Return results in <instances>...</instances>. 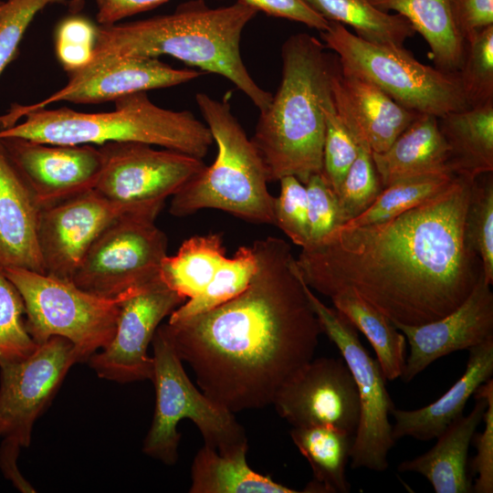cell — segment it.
I'll list each match as a JSON object with an SVG mask.
<instances>
[{"label": "cell", "mask_w": 493, "mask_h": 493, "mask_svg": "<svg viewBox=\"0 0 493 493\" xmlns=\"http://www.w3.org/2000/svg\"><path fill=\"white\" fill-rule=\"evenodd\" d=\"M483 274L465 301L447 315L422 325L393 323L410 351L401 379L411 382L437 359L493 337V293Z\"/></svg>", "instance_id": "cell-19"}, {"label": "cell", "mask_w": 493, "mask_h": 493, "mask_svg": "<svg viewBox=\"0 0 493 493\" xmlns=\"http://www.w3.org/2000/svg\"><path fill=\"white\" fill-rule=\"evenodd\" d=\"M382 190L372 151L365 143H359L357 157L337 194L344 225L365 212Z\"/></svg>", "instance_id": "cell-38"}, {"label": "cell", "mask_w": 493, "mask_h": 493, "mask_svg": "<svg viewBox=\"0 0 493 493\" xmlns=\"http://www.w3.org/2000/svg\"><path fill=\"white\" fill-rule=\"evenodd\" d=\"M334 106L358 143L372 152L386 151L416 113L371 81L342 68L335 58L330 79Z\"/></svg>", "instance_id": "cell-20"}, {"label": "cell", "mask_w": 493, "mask_h": 493, "mask_svg": "<svg viewBox=\"0 0 493 493\" xmlns=\"http://www.w3.org/2000/svg\"><path fill=\"white\" fill-rule=\"evenodd\" d=\"M475 393L487 397L488 405L483 416L484 430L475 433L471 443L477 455L471 462V470L477 478L472 491L476 493L493 492V380L490 378L477 387Z\"/></svg>", "instance_id": "cell-43"}, {"label": "cell", "mask_w": 493, "mask_h": 493, "mask_svg": "<svg viewBox=\"0 0 493 493\" xmlns=\"http://www.w3.org/2000/svg\"><path fill=\"white\" fill-rule=\"evenodd\" d=\"M462 376L437 400L418 409L393 407V437L410 436L420 441L436 438L458 416L479 385L493 374V337L470 348Z\"/></svg>", "instance_id": "cell-22"}, {"label": "cell", "mask_w": 493, "mask_h": 493, "mask_svg": "<svg viewBox=\"0 0 493 493\" xmlns=\"http://www.w3.org/2000/svg\"><path fill=\"white\" fill-rule=\"evenodd\" d=\"M449 149V170L475 179L493 172V101L448 112L438 118Z\"/></svg>", "instance_id": "cell-25"}, {"label": "cell", "mask_w": 493, "mask_h": 493, "mask_svg": "<svg viewBox=\"0 0 493 493\" xmlns=\"http://www.w3.org/2000/svg\"><path fill=\"white\" fill-rule=\"evenodd\" d=\"M290 437L310 465L313 480L303 492L347 493L346 465L354 435L329 425L293 427Z\"/></svg>", "instance_id": "cell-27"}, {"label": "cell", "mask_w": 493, "mask_h": 493, "mask_svg": "<svg viewBox=\"0 0 493 493\" xmlns=\"http://www.w3.org/2000/svg\"><path fill=\"white\" fill-rule=\"evenodd\" d=\"M464 236L468 247L479 257L483 276L493 284V175L475 178L464 219Z\"/></svg>", "instance_id": "cell-34"}, {"label": "cell", "mask_w": 493, "mask_h": 493, "mask_svg": "<svg viewBox=\"0 0 493 493\" xmlns=\"http://www.w3.org/2000/svg\"><path fill=\"white\" fill-rule=\"evenodd\" d=\"M38 345L26 330L22 296L0 267V365L26 359Z\"/></svg>", "instance_id": "cell-36"}, {"label": "cell", "mask_w": 493, "mask_h": 493, "mask_svg": "<svg viewBox=\"0 0 493 493\" xmlns=\"http://www.w3.org/2000/svg\"><path fill=\"white\" fill-rule=\"evenodd\" d=\"M477 400L467 415L456 418L436 438L427 452L399 464L400 472L425 477L436 493H469L472 483L467 472L468 449L488 405L487 397L475 393Z\"/></svg>", "instance_id": "cell-23"}, {"label": "cell", "mask_w": 493, "mask_h": 493, "mask_svg": "<svg viewBox=\"0 0 493 493\" xmlns=\"http://www.w3.org/2000/svg\"><path fill=\"white\" fill-rule=\"evenodd\" d=\"M248 447L221 455L205 446L191 469L190 493H298L301 492L254 471L247 464Z\"/></svg>", "instance_id": "cell-28"}, {"label": "cell", "mask_w": 493, "mask_h": 493, "mask_svg": "<svg viewBox=\"0 0 493 493\" xmlns=\"http://www.w3.org/2000/svg\"><path fill=\"white\" fill-rule=\"evenodd\" d=\"M169 0H96L99 25L107 26L160 6Z\"/></svg>", "instance_id": "cell-46"}, {"label": "cell", "mask_w": 493, "mask_h": 493, "mask_svg": "<svg viewBox=\"0 0 493 493\" xmlns=\"http://www.w3.org/2000/svg\"><path fill=\"white\" fill-rule=\"evenodd\" d=\"M305 291L322 333L338 348L357 387L360 418L350 457L351 467L384 471L389 467L388 455L395 444L389 421L394 405L386 389V379L351 322L319 299L306 283Z\"/></svg>", "instance_id": "cell-11"}, {"label": "cell", "mask_w": 493, "mask_h": 493, "mask_svg": "<svg viewBox=\"0 0 493 493\" xmlns=\"http://www.w3.org/2000/svg\"><path fill=\"white\" fill-rule=\"evenodd\" d=\"M305 186L308 196V246L320 242L344 223L338 195L321 173L312 174Z\"/></svg>", "instance_id": "cell-41"}, {"label": "cell", "mask_w": 493, "mask_h": 493, "mask_svg": "<svg viewBox=\"0 0 493 493\" xmlns=\"http://www.w3.org/2000/svg\"><path fill=\"white\" fill-rule=\"evenodd\" d=\"M320 32L340 66L376 85L402 106L441 117L467 108L457 74L422 64L404 47L367 41L329 21Z\"/></svg>", "instance_id": "cell-8"}, {"label": "cell", "mask_w": 493, "mask_h": 493, "mask_svg": "<svg viewBox=\"0 0 493 493\" xmlns=\"http://www.w3.org/2000/svg\"><path fill=\"white\" fill-rule=\"evenodd\" d=\"M325 133L321 174L338 194L359 151V143L339 115L331 90L323 102Z\"/></svg>", "instance_id": "cell-37"}, {"label": "cell", "mask_w": 493, "mask_h": 493, "mask_svg": "<svg viewBox=\"0 0 493 493\" xmlns=\"http://www.w3.org/2000/svg\"><path fill=\"white\" fill-rule=\"evenodd\" d=\"M21 446L15 441L4 438L0 445V468L5 478L21 492H36L17 468V457Z\"/></svg>", "instance_id": "cell-47"}, {"label": "cell", "mask_w": 493, "mask_h": 493, "mask_svg": "<svg viewBox=\"0 0 493 493\" xmlns=\"http://www.w3.org/2000/svg\"><path fill=\"white\" fill-rule=\"evenodd\" d=\"M96 28L87 18L79 16L67 17L58 26L56 52L68 74L85 68L90 61Z\"/></svg>", "instance_id": "cell-42"}, {"label": "cell", "mask_w": 493, "mask_h": 493, "mask_svg": "<svg viewBox=\"0 0 493 493\" xmlns=\"http://www.w3.org/2000/svg\"><path fill=\"white\" fill-rule=\"evenodd\" d=\"M328 21L351 26L355 34L370 42L404 47L415 31L398 14L375 7L369 0H304Z\"/></svg>", "instance_id": "cell-31"}, {"label": "cell", "mask_w": 493, "mask_h": 493, "mask_svg": "<svg viewBox=\"0 0 493 493\" xmlns=\"http://www.w3.org/2000/svg\"><path fill=\"white\" fill-rule=\"evenodd\" d=\"M307 33L291 35L281 47V80L268 106L260 111L250 138L268 182L287 175L302 184L321 173L325 133L323 102L330 93L335 58Z\"/></svg>", "instance_id": "cell-4"}, {"label": "cell", "mask_w": 493, "mask_h": 493, "mask_svg": "<svg viewBox=\"0 0 493 493\" xmlns=\"http://www.w3.org/2000/svg\"><path fill=\"white\" fill-rule=\"evenodd\" d=\"M115 110L80 112L68 108H39L19 113L0 138L18 137L50 144L102 145L134 142L161 146L203 159L214 143L208 126L190 110L154 104L146 91L121 97Z\"/></svg>", "instance_id": "cell-5"}, {"label": "cell", "mask_w": 493, "mask_h": 493, "mask_svg": "<svg viewBox=\"0 0 493 493\" xmlns=\"http://www.w3.org/2000/svg\"><path fill=\"white\" fill-rule=\"evenodd\" d=\"M152 381L155 410L144 439V454L172 466L178 459L181 434L177 425L190 419L207 446L221 455L248 447L245 429L234 413L217 404L199 391L188 378L183 362L162 324L152 341Z\"/></svg>", "instance_id": "cell-7"}, {"label": "cell", "mask_w": 493, "mask_h": 493, "mask_svg": "<svg viewBox=\"0 0 493 493\" xmlns=\"http://www.w3.org/2000/svg\"><path fill=\"white\" fill-rule=\"evenodd\" d=\"M383 11L404 16L428 44L435 68L456 74L465 41L454 22L450 0H369Z\"/></svg>", "instance_id": "cell-26"}, {"label": "cell", "mask_w": 493, "mask_h": 493, "mask_svg": "<svg viewBox=\"0 0 493 493\" xmlns=\"http://www.w3.org/2000/svg\"><path fill=\"white\" fill-rule=\"evenodd\" d=\"M76 362L73 344L52 336L26 359L0 365V436L27 447L36 420Z\"/></svg>", "instance_id": "cell-14"}, {"label": "cell", "mask_w": 493, "mask_h": 493, "mask_svg": "<svg viewBox=\"0 0 493 493\" xmlns=\"http://www.w3.org/2000/svg\"><path fill=\"white\" fill-rule=\"evenodd\" d=\"M226 257L221 234L194 236L163 258L160 278L187 300L205 289Z\"/></svg>", "instance_id": "cell-30"}, {"label": "cell", "mask_w": 493, "mask_h": 493, "mask_svg": "<svg viewBox=\"0 0 493 493\" xmlns=\"http://www.w3.org/2000/svg\"><path fill=\"white\" fill-rule=\"evenodd\" d=\"M82 5V0H71L70 6L73 10H78Z\"/></svg>", "instance_id": "cell-48"}, {"label": "cell", "mask_w": 493, "mask_h": 493, "mask_svg": "<svg viewBox=\"0 0 493 493\" xmlns=\"http://www.w3.org/2000/svg\"><path fill=\"white\" fill-rule=\"evenodd\" d=\"M67 0H0V76L16 58L20 42L35 16L46 6Z\"/></svg>", "instance_id": "cell-40"}, {"label": "cell", "mask_w": 493, "mask_h": 493, "mask_svg": "<svg viewBox=\"0 0 493 493\" xmlns=\"http://www.w3.org/2000/svg\"><path fill=\"white\" fill-rule=\"evenodd\" d=\"M293 427L329 425L355 435L360 401L342 358L311 359L278 392L272 404Z\"/></svg>", "instance_id": "cell-15"}, {"label": "cell", "mask_w": 493, "mask_h": 493, "mask_svg": "<svg viewBox=\"0 0 493 493\" xmlns=\"http://www.w3.org/2000/svg\"><path fill=\"white\" fill-rule=\"evenodd\" d=\"M257 271V257L251 246H240L226 257L205 289L174 309L168 321L185 320L211 310L241 294Z\"/></svg>", "instance_id": "cell-32"}, {"label": "cell", "mask_w": 493, "mask_h": 493, "mask_svg": "<svg viewBox=\"0 0 493 493\" xmlns=\"http://www.w3.org/2000/svg\"><path fill=\"white\" fill-rule=\"evenodd\" d=\"M0 142L41 208L94 189L103 157L91 144H50L18 137Z\"/></svg>", "instance_id": "cell-18"}, {"label": "cell", "mask_w": 493, "mask_h": 493, "mask_svg": "<svg viewBox=\"0 0 493 493\" xmlns=\"http://www.w3.org/2000/svg\"><path fill=\"white\" fill-rule=\"evenodd\" d=\"M2 269L22 296L26 327L37 344L52 336L66 338L80 362L112 340L125 292L117 298H103L72 280L19 267Z\"/></svg>", "instance_id": "cell-9"}, {"label": "cell", "mask_w": 493, "mask_h": 493, "mask_svg": "<svg viewBox=\"0 0 493 493\" xmlns=\"http://www.w3.org/2000/svg\"><path fill=\"white\" fill-rule=\"evenodd\" d=\"M330 299L334 309L367 338L386 381L400 378L406 360L404 335L385 315L349 289Z\"/></svg>", "instance_id": "cell-29"}, {"label": "cell", "mask_w": 493, "mask_h": 493, "mask_svg": "<svg viewBox=\"0 0 493 493\" xmlns=\"http://www.w3.org/2000/svg\"><path fill=\"white\" fill-rule=\"evenodd\" d=\"M195 101L217 154L172 196L170 214L183 217L211 208L247 222L274 225L275 196L267 188L265 164L230 104L204 92L195 95Z\"/></svg>", "instance_id": "cell-6"}, {"label": "cell", "mask_w": 493, "mask_h": 493, "mask_svg": "<svg viewBox=\"0 0 493 493\" xmlns=\"http://www.w3.org/2000/svg\"><path fill=\"white\" fill-rule=\"evenodd\" d=\"M103 163L94 190L124 215L156 218L165 200L206 166L203 159L134 142L99 146Z\"/></svg>", "instance_id": "cell-10"}, {"label": "cell", "mask_w": 493, "mask_h": 493, "mask_svg": "<svg viewBox=\"0 0 493 493\" xmlns=\"http://www.w3.org/2000/svg\"><path fill=\"white\" fill-rule=\"evenodd\" d=\"M372 156L383 189L404 177L451 172L448 145L431 114L419 113L386 151Z\"/></svg>", "instance_id": "cell-24"}, {"label": "cell", "mask_w": 493, "mask_h": 493, "mask_svg": "<svg viewBox=\"0 0 493 493\" xmlns=\"http://www.w3.org/2000/svg\"><path fill=\"white\" fill-rule=\"evenodd\" d=\"M257 12L304 24L320 32L328 28L330 22L304 0H240Z\"/></svg>", "instance_id": "cell-44"}, {"label": "cell", "mask_w": 493, "mask_h": 493, "mask_svg": "<svg viewBox=\"0 0 493 493\" xmlns=\"http://www.w3.org/2000/svg\"><path fill=\"white\" fill-rule=\"evenodd\" d=\"M186 299L159 278L127 290L110 342L88 362L102 379L121 383L151 380L153 362L148 346L162 320Z\"/></svg>", "instance_id": "cell-13"}, {"label": "cell", "mask_w": 493, "mask_h": 493, "mask_svg": "<svg viewBox=\"0 0 493 493\" xmlns=\"http://www.w3.org/2000/svg\"><path fill=\"white\" fill-rule=\"evenodd\" d=\"M274 202V225L301 248L309 242L308 196L304 184L293 175L282 177Z\"/></svg>", "instance_id": "cell-39"}, {"label": "cell", "mask_w": 493, "mask_h": 493, "mask_svg": "<svg viewBox=\"0 0 493 493\" xmlns=\"http://www.w3.org/2000/svg\"><path fill=\"white\" fill-rule=\"evenodd\" d=\"M200 70L174 68L158 58L120 56L105 59L92 67L68 74V83L49 97L32 105H13L0 116V127L15 125L16 117L26 110L46 108L59 101L100 103L115 101L126 95L189 82L201 75Z\"/></svg>", "instance_id": "cell-16"}, {"label": "cell", "mask_w": 493, "mask_h": 493, "mask_svg": "<svg viewBox=\"0 0 493 493\" xmlns=\"http://www.w3.org/2000/svg\"><path fill=\"white\" fill-rule=\"evenodd\" d=\"M144 215H122L95 239L72 281L103 298H117L127 290L160 277L167 256V236Z\"/></svg>", "instance_id": "cell-12"}, {"label": "cell", "mask_w": 493, "mask_h": 493, "mask_svg": "<svg viewBox=\"0 0 493 493\" xmlns=\"http://www.w3.org/2000/svg\"><path fill=\"white\" fill-rule=\"evenodd\" d=\"M257 271L233 299L162 324L201 391L232 413L273 404L311 359L322 333L290 245L256 240Z\"/></svg>", "instance_id": "cell-2"}, {"label": "cell", "mask_w": 493, "mask_h": 493, "mask_svg": "<svg viewBox=\"0 0 493 493\" xmlns=\"http://www.w3.org/2000/svg\"><path fill=\"white\" fill-rule=\"evenodd\" d=\"M448 171L420 173L384 187L373 204L347 226H362L393 218L433 197L455 179ZM344 226V225H343Z\"/></svg>", "instance_id": "cell-33"}, {"label": "cell", "mask_w": 493, "mask_h": 493, "mask_svg": "<svg viewBox=\"0 0 493 493\" xmlns=\"http://www.w3.org/2000/svg\"><path fill=\"white\" fill-rule=\"evenodd\" d=\"M257 14L255 8L240 0L215 8L205 0H191L171 14L99 25L91 59L81 69L120 56H170L205 73L227 79L260 112L273 95L253 79L240 51L243 30Z\"/></svg>", "instance_id": "cell-3"}, {"label": "cell", "mask_w": 493, "mask_h": 493, "mask_svg": "<svg viewBox=\"0 0 493 493\" xmlns=\"http://www.w3.org/2000/svg\"><path fill=\"white\" fill-rule=\"evenodd\" d=\"M474 179L456 176L441 192L393 218L341 226L301 248L296 264L310 289H349L393 323L417 326L452 312L483 274L465 241Z\"/></svg>", "instance_id": "cell-1"}, {"label": "cell", "mask_w": 493, "mask_h": 493, "mask_svg": "<svg viewBox=\"0 0 493 493\" xmlns=\"http://www.w3.org/2000/svg\"><path fill=\"white\" fill-rule=\"evenodd\" d=\"M122 215L94 189L41 208L37 240L45 274L72 280L98 236Z\"/></svg>", "instance_id": "cell-17"}, {"label": "cell", "mask_w": 493, "mask_h": 493, "mask_svg": "<svg viewBox=\"0 0 493 493\" xmlns=\"http://www.w3.org/2000/svg\"><path fill=\"white\" fill-rule=\"evenodd\" d=\"M450 5L454 22L464 41L493 26V0H450Z\"/></svg>", "instance_id": "cell-45"}, {"label": "cell", "mask_w": 493, "mask_h": 493, "mask_svg": "<svg viewBox=\"0 0 493 493\" xmlns=\"http://www.w3.org/2000/svg\"><path fill=\"white\" fill-rule=\"evenodd\" d=\"M41 207L0 142V267L45 273L37 226Z\"/></svg>", "instance_id": "cell-21"}, {"label": "cell", "mask_w": 493, "mask_h": 493, "mask_svg": "<svg viewBox=\"0 0 493 493\" xmlns=\"http://www.w3.org/2000/svg\"><path fill=\"white\" fill-rule=\"evenodd\" d=\"M456 74L468 107L493 101V26L465 39L464 56Z\"/></svg>", "instance_id": "cell-35"}]
</instances>
